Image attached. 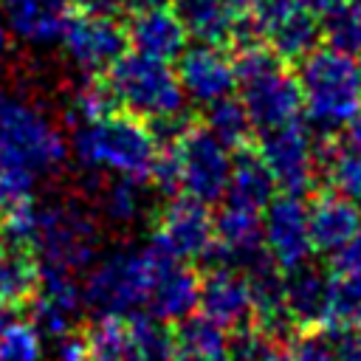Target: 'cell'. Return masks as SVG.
Returning a JSON list of instances; mask_svg holds the SVG:
<instances>
[{
	"label": "cell",
	"mask_w": 361,
	"mask_h": 361,
	"mask_svg": "<svg viewBox=\"0 0 361 361\" xmlns=\"http://www.w3.org/2000/svg\"><path fill=\"white\" fill-rule=\"evenodd\" d=\"M166 245L152 234L149 243L130 251H113L87 268L82 282L85 310L99 316L130 319L147 313L152 279Z\"/></svg>",
	"instance_id": "cell-3"
},
{
	"label": "cell",
	"mask_w": 361,
	"mask_h": 361,
	"mask_svg": "<svg viewBox=\"0 0 361 361\" xmlns=\"http://www.w3.org/2000/svg\"><path fill=\"white\" fill-rule=\"evenodd\" d=\"M0 361H45L42 336L28 322L11 324L0 336Z\"/></svg>",
	"instance_id": "cell-34"
},
{
	"label": "cell",
	"mask_w": 361,
	"mask_h": 361,
	"mask_svg": "<svg viewBox=\"0 0 361 361\" xmlns=\"http://www.w3.org/2000/svg\"><path fill=\"white\" fill-rule=\"evenodd\" d=\"M172 361H228V336L200 313L172 324Z\"/></svg>",
	"instance_id": "cell-25"
},
{
	"label": "cell",
	"mask_w": 361,
	"mask_h": 361,
	"mask_svg": "<svg viewBox=\"0 0 361 361\" xmlns=\"http://www.w3.org/2000/svg\"><path fill=\"white\" fill-rule=\"evenodd\" d=\"M172 147L180 166V192L206 206L220 203L231 175V149L217 141L200 121Z\"/></svg>",
	"instance_id": "cell-8"
},
{
	"label": "cell",
	"mask_w": 361,
	"mask_h": 361,
	"mask_svg": "<svg viewBox=\"0 0 361 361\" xmlns=\"http://www.w3.org/2000/svg\"><path fill=\"white\" fill-rule=\"evenodd\" d=\"M155 237L183 262H206V257L214 248V214L206 203L175 195L164 200L158 212Z\"/></svg>",
	"instance_id": "cell-10"
},
{
	"label": "cell",
	"mask_w": 361,
	"mask_h": 361,
	"mask_svg": "<svg viewBox=\"0 0 361 361\" xmlns=\"http://www.w3.org/2000/svg\"><path fill=\"white\" fill-rule=\"evenodd\" d=\"M251 8L254 20L262 28L265 45L282 62H299L319 48L322 23L296 0H262Z\"/></svg>",
	"instance_id": "cell-11"
},
{
	"label": "cell",
	"mask_w": 361,
	"mask_h": 361,
	"mask_svg": "<svg viewBox=\"0 0 361 361\" xmlns=\"http://www.w3.org/2000/svg\"><path fill=\"white\" fill-rule=\"evenodd\" d=\"M296 3H299V6H305L307 11H313L316 17H324V14H327L330 8H336L341 0H296Z\"/></svg>",
	"instance_id": "cell-42"
},
{
	"label": "cell",
	"mask_w": 361,
	"mask_h": 361,
	"mask_svg": "<svg viewBox=\"0 0 361 361\" xmlns=\"http://www.w3.org/2000/svg\"><path fill=\"white\" fill-rule=\"evenodd\" d=\"M355 68H358V79H361V54L355 56Z\"/></svg>",
	"instance_id": "cell-48"
},
{
	"label": "cell",
	"mask_w": 361,
	"mask_h": 361,
	"mask_svg": "<svg viewBox=\"0 0 361 361\" xmlns=\"http://www.w3.org/2000/svg\"><path fill=\"white\" fill-rule=\"evenodd\" d=\"M62 45L79 71H85L87 76H99L127 51V25H121L116 17L79 11L68 20Z\"/></svg>",
	"instance_id": "cell-12"
},
{
	"label": "cell",
	"mask_w": 361,
	"mask_h": 361,
	"mask_svg": "<svg viewBox=\"0 0 361 361\" xmlns=\"http://www.w3.org/2000/svg\"><path fill=\"white\" fill-rule=\"evenodd\" d=\"M144 203H141V180L133 178H118L110 180L102 192V212L110 223L118 226H130L138 214H141Z\"/></svg>",
	"instance_id": "cell-33"
},
{
	"label": "cell",
	"mask_w": 361,
	"mask_h": 361,
	"mask_svg": "<svg viewBox=\"0 0 361 361\" xmlns=\"http://www.w3.org/2000/svg\"><path fill=\"white\" fill-rule=\"evenodd\" d=\"M178 82L180 90L189 102L197 107H206L223 96H231L237 87L234 76V62L220 45H186L183 54L178 56Z\"/></svg>",
	"instance_id": "cell-15"
},
{
	"label": "cell",
	"mask_w": 361,
	"mask_h": 361,
	"mask_svg": "<svg viewBox=\"0 0 361 361\" xmlns=\"http://www.w3.org/2000/svg\"><path fill=\"white\" fill-rule=\"evenodd\" d=\"M290 361H338L336 355V341L327 330L313 327V330H299V336L290 341L288 350Z\"/></svg>",
	"instance_id": "cell-36"
},
{
	"label": "cell",
	"mask_w": 361,
	"mask_h": 361,
	"mask_svg": "<svg viewBox=\"0 0 361 361\" xmlns=\"http://www.w3.org/2000/svg\"><path fill=\"white\" fill-rule=\"evenodd\" d=\"M231 62L240 102L245 104V113L257 135L302 118L305 107L296 73H290L265 42L234 51Z\"/></svg>",
	"instance_id": "cell-6"
},
{
	"label": "cell",
	"mask_w": 361,
	"mask_h": 361,
	"mask_svg": "<svg viewBox=\"0 0 361 361\" xmlns=\"http://www.w3.org/2000/svg\"><path fill=\"white\" fill-rule=\"evenodd\" d=\"M355 3H361V0H355Z\"/></svg>",
	"instance_id": "cell-49"
},
{
	"label": "cell",
	"mask_w": 361,
	"mask_h": 361,
	"mask_svg": "<svg viewBox=\"0 0 361 361\" xmlns=\"http://www.w3.org/2000/svg\"><path fill=\"white\" fill-rule=\"evenodd\" d=\"M116 110H118V102H116L104 73H99V76H90L87 82H82L76 87V93L68 104V118L73 127H79V124L96 121L102 116H110Z\"/></svg>",
	"instance_id": "cell-31"
},
{
	"label": "cell",
	"mask_w": 361,
	"mask_h": 361,
	"mask_svg": "<svg viewBox=\"0 0 361 361\" xmlns=\"http://www.w3.org/2000/svg\"><path fill=\"white\" fill-rule=\"evenodd\" d=\"M25 305H28V324L42 338H54V341L73 333V324L85 313L82 285L71 274H39L37 290Z\"/></svg>",
	"instance_id": "cell-14"
},
{
	"label": "cell",
	"mask_w": 361,
	"mask_h": 361,
	"mask_svg": "<svg viewBox=\"0 0 361 361\" xmlns=\"http://www.w3.org/2000/svg\"><path fill=\"white\" fill-rule=\"evenodd\" d=\"M336 341V355L338 361H361V327H341L330 330Z\"/></svg>",
	"instance_id": "cell-39"
},
{
	"label": "cell",
	"mask_w": 361,
	"mask_h": 361,
	"mask_svg": "<svg viewBox=\"0 0 361 361\" xmlns=\"http://www.w3.org/2000/svg\"><path fill=\"white\" fill-rule=\"evenodd\" d=\"M149 183L155 186V192H158L164 200L180 195V166H178V152H175V147H161V149H158V158H155Z\"/></svg>",
	"instance_id": "cell-37"
},
{
	"label": "cell",
	"mask_w": 361,
	"mask_h": 361,
	"mask_svg": "<svg viewBox=\"0 0 361 361\" xmlns=\"http://www.w3.org/2000/svg\"><path fill=\"white\" fill-rule=\"evenodd\" d=\"M121 8H124V0H76V11H82V14L116 17Z\"/></svg>",
	"instance_id": "cell-41"
},
{
	"label": "cell",
	"mask_w": 361,
	"mask_h": 361,
	"mask_svg": "<svg viewBox=\"0 0 361 361\" xmlns=\"http://www.w3.org/2000/svg\"><path fill=\"white\" fill-rule=\"evenodd\" d=\"M39 282V265L34 251L0 231V302L25 305Z\"/></svg>",
	"instance_id": "cell-26"
},
{
	"label": "cell",
	"mask_w": 361,
	"mask_h": 361,
	"mask_svg": "<svg viewBox=\"0 0 361 361\" xmlns=\"http://www.w3.org/2000/svg\"><path fill=\"white\" fill-rule=\"evenodd\" d=\"M271 361H290V355H288V353H285V350L279 347V350H276V353L271 355Z\"/></svg>",
	"instance_id": "cell-47"
},
{
	"label": "cell",
	"mask_w": 361,
	"mask_h": 361,
	"mask_svg": "<svg viewBox=\"0 0 361 361\" xmlns=\"http://www.w3.org/2000/svg\"><path fill=\"white\" fill-rule=\"evenodd\" d=\"M262 245L276 259L282 271L313 257L310 228H307V203L299 195H274L262 212Z\"/></svg>",
	"instance_id": "cell-13"
},
{
	"label": "cell",
	"mask_w": 361,
	"mask_h": 361,
	"mask_svg": "<svg viewBox=\"0 0 361 361\" xmlns=\"http://www.w3.org/2000/svg\"><path fill=\"white\" fill-rule=\"evenodd\" d=\"M330 265L305 259L285 271V307L302 330L324 327L330 305Z\"/></svg>",
	"instance_id": "cell-18"
},
{
	"label": "cell",
	"mask_w": 361,
	"mask_h": 361,
	"mask_svg": "<svg viewBox=\"0 0 361 361\" xmlns=\"http://www.w3.org/2000/svg\"><path fill=\"white\" fill-rule=\"evenodd\" d=\"M322 37L327 39V48L358 56L361 54V3L341 0L336 8H330L322 20Z\"/></svg>",
	"instance_id": "cell-29"
},
{
	"label": "cell",
	"mask_w": 361,
	"mask_h": 361,
	"mask_svg": "<svg viewBox=\"0 0 361 361\" xmlns=\"http://www.w3.org/2000/svg\"><path fill=\"white\" fill-rule=\"evenodd\" d=\"M8 54V28L0 23V59Z\"/></svg>",
	"instance_id": "cell-46"
},
{
	"label": "cell",
	"mask_w": 361,
	"mask_h": 361,
	"mask_svg": "<svg viewBox=\"0 0 361 361\" xmlns=\"http://www.w3.org/2000/svg\"><path fill=\"white\" fill-rule=\"evenodd\" d=\"M279 347L257 327L248 324L228 336V361H271Z\"/></svg>",
	"instance_id": "cell-35"
},
{
	"label": "cell",
	"mask_w": 361,
	"mask_h": 361,
	"mask_svg": "<svg viewBox=\"0 0 361 361\" xmlns=\"http://www.w3.org/2000/svg\"><path fill=\"white\" fill-rule=\"evenodd\" d=\"M0 231L34 251L39 274H87L99 254V226L73 203H34L31 197L0 214Z\"/></svg>",
	"instance_id": "cell-2"
},
{
	"label": "cell",
	"mask_w": 361,
	"mask_h": 361,
	"mask_svg": "<svg viewBox=\"0 0 361 361\" xmlns=\"http://www.w3.org/2000/svg\"><path fill=\"white\" fill-rule=\"evenodd\" d=\"M0 6L8 31L34 45L62 39L65 25L76 11V0H0Z\"/></svg>",
	"instance_id": "cell-20"
},
{
	"label": "cell",
	"mask_w": 361,
	"mask_h": 361,
	"mask_svg": "<svg viewBox=\"0 0 361 361\" xmlns=\"http://www.w3.org/2000/svg\"><path fill=\"white\" fill-rule=\"evenodd\" d=\"M231 3H234V0H231Z\"/></svg>",
	"instance_id": "cell-50"
},
{
	"label": "cell",
	"mask_w": 361,
	"mask_h": 361,
	"mask_svg": "<svg viewBox=\"0 0 361 361\" xmlns=\"http://www.w3.org/2000/svg\"><path fill=\"white\" fill-rule=\"evenodd\" d=\"M341 135H344V138H347V141L361 152V116H358V118H353V121L341 130Z\"/></svg>",
	"instance_id": "cell-44"
},
{
	"label": "cell",
	"mask_w": 361,
	"mask_h": 361,
	"mask_svg": "<svg viewBox=\"0 0 361 361\" xmlns=\"http://www.w3.org/2000/svg\"><path fill=\"white\" fill-rule=\"evenodd\" d=\"M307 228L313 251L333 257L338 254L361 228V206L336 192H319L307 203Z\"/></svg>",
	"instance_id": "cell-19"
},
{
	"label": "cell",
	"mask_w": 361,
	"mask_h": 361,
	"mask_svg": "<svg viewBox=\"0 0 361 361\" xmlns=\"http://www.w3.org/2000/svg\"><path fill=\"white\" fill-rule=\"evenodd\" d=\"M313 133L302 118L259 133V158L274 175L276 189L288 195H307L316 186V158Z\"/></svg>",
	"instance_id": "cell-9"
},
{
	"label": "cell",
	"mask_w": 361,
	"mask_h": 361,
	"mask_svg": "<svg viewBox=\"0 0 361 361\" xmlns=\"http://www.w3.org/2000/svg\"><path fill=\"white\" fill-rule=\"evenodd\" d=\"M65 155L68 141L37 104L0 93V214L31 200L37 178Z\"/></svg>",
	"instance_id": "cell-1"
},
{
	"label": "cell",
	"mask_w": 361,
	"mask_h": 361,
	"mask_svg": "<svg viewBox=\"0 0 361 361\" xmlns=\"http://www.w3.org/2000/svg\"><path fill=\"white\" fill-rule=\"evenodd\" d=\"M274 195H276V183H274L271 169L259 158V152L248 149V147L234 149L231 175H228V186H226L223 200L245 206V209L265 212V206L274 200Z\"/></svg>",
	"instance_id": "cell-23"
},
{
	"label": "cell",
	"mask_w": 361,
	"mask_h": 361,
	"mask_svg": "<svg viewBox=\"0 0 361 361\" xmlns=\"http://www.w3.org/2000/svg\"><path fill=\"white\" fill-rule=\"evenodd\" d=\"M169 0H124L127 8L133 11H144V8H158V6H166Z\"/></svg>",
	"instance_id": "cell-45"
},
{
	"label": "cell",
	"mask_w": 361,
	"mask_h": 361,
	"mask_svg": "<svg viewBox=\"0 0 361 361\" xmlns=\"http://www.w3.org/2000/svg\"><path fill=\"white\" fill-rule=\"evenodd\" d=\"M186 37L189 34L183 23L169 6L135 11L133 20L127 23V42L133 45V51L152 59H164V62H172L183 54Z\"/></svg>",
	"instance_id": "cell-21"
},
{
	"label": "cell",
	"mask_w": 361,
	"mask_h": 361,
	"mask_svg": "<svg viewBox=\"0 0 361 361\" xmlns=\"http://www.w3.org/2000/svg\"><path fill=\"white\" fill-rule=\"evenodd\" d=\"M361 327V274H336L330 282V305L322 330Z\"/></svg>",
	"instance_id": "cell-30"
},
{
	"label": "cell",
	"mask_w": 361,
	"mask_h": 361,
	"mask_svg": "<svg viewBox=\"0 0 361 361\" xmlns=\"http://www.w3.org/2000/svg\"><path fill=\"white\" fill-rule=\"evenodd\" d=\"M197 285H200V274L192 271L189 262L178 259L166 248L155 268L147 313L164 324H175L192 316L197 310Z\"/></svg>",
	"instance_id": "cell-17"
},
{
	"label": "cell",
	"mask_w": 361,
	"mask_h": 361,
	"mask_svg": "<svg viewBox=\"0 0 361 361\" xmlns=\"http://www.w3.org/2000/svg\"><path fill=\"white\" fill-rule=\"evenodd\" d=\"M186 34L206 45H226L234 34L240 8L231 0H172Z\"/></svg>",
	"instance_id": "cell-24"
},
{
	"label": "cell",
	"mask_w": 361,
	"mask_h": 361,
	"mask_svg": "<svg viewBox=\"0 0 361 361\" xmlns=\"http://www.w3.org/2000/svg\"><path fill=\"white\" fill-rule=\"evenodd\" d=\"M130 330H133L138 361H172L169 324L152 319L149 313H138V316H130Z\"/></svg>",
	"instance_id": "cell-32"
},
{
	"label": "cell",
	"mask_w": 361,
	"mask_h": 361,
	"mask_svg": "<svg viewBox=\"0 0 361 361\" xmlns=\"http://www.w3.org/2000/svg\"><path fill=\"white\" fill-rule=\"evenodd\" d=\"M296 82L310 130L319 135L341 133L361 116V79L355 59L333 48H316L299 59Z\"/></svg>",
	"instance_id": "cell-5"
},
{
	"label": "cell",
	"mask_w": 361,
	"mask_h": 361,
	"mask_svg": "<svg viewBox=\"0 0 361 361\" xmlns=\"http://www.w3.org/2000/svg\"><path fill=\"white\" fill-rule=\"evenodd\" d=\"M104 79L118 102V110L141 121H155L161 116L178 113L186 102L175 68L164 59H152L138 51H124L104 71Z\"/></svg>",
	"instance_id": "cell-7"
},
{
	"label": "cell",
	"mask_w": 361,
	"mask_h": 361,
	"mask_svg": "<svg viewBox=\"0 0 361 361\" xmlns=\"http://www.w3.org/2000/svg\"><path fill=\"white\" fill-rule=\"evenodd\" d=\"M71 147L79 164L141 183L149 180L161 149L149 124L124 110L73 127Z\"/></svg>",
	"instance_id": "cell-4"
},
{
	"label": "cell",
	"mask_w": 361,
	"mask_h": 361,
	"mask_svg": "<svg viewBox=\"0 0 361 361\" xmlns=\"http://www.w3.org/2000/svg\"><path fill=\"white\" fill-rule=\"evenodd\" d=\"M330 271H336V274H361V228L338 254L330 257Z\"/></svg>",
	"instance_id": "cell-38"
},
{
	"label": "cell",
	"mask_w": 361,
	"mask_h": 361,
	"mask_svg": "<svg viewBox=\"0 0 361 361\" xmlns=\"http://www.w3.org/2000/svg\"><path fill=\"white\" fill-rule=\"evenodd\" d=\"M51 361H90L85 336H79V333H68V336L56 338V347H54Z\"/></svg>",
	"instance_id": "cell-40"
},
{
	"label": "cell",
	"mask_w": 361,
	"mask_h": 361,
	"mask_svg": "<svg viewBox=\"0 0 361 361\" xmlns=\"http://www.w3.org/2000/svg\"><path fill=\"white\" fill-rule=\"evenodd\" d=\"M17 322H20L17 307H14V305H3V302H0V336H3L11 324H17Z\"/></svg>",
	"instance_id": "cell-43"
},
{
	"label": "cell",
	"mask_w": 361,
	"mask_h": 361,
	"mask_svg": "<svg viewBox=\"0 0 361 361\" xmlns=\"http://www.w3.org/2000/svg\"><path fill=\"white\" fill-rule=\"evenodd\" d=\"M217 141H223L228 149H240L248 147L251 135H254V124L245 113V104L240 102V96H223L212 104L203 107L200 118H197Z\"/></svg>",
	"instance_id": "cell-27"
},
{
	"label": "cell",
	"mask_w": 361,
	"mask_h": 361,
	"mask_svg": "<svg viewBox=\"0 0 361 361\" xmlns=\"http://www.w3.org/2000/svg\"><path fill=\"white\" fill-rule=\"evenodd\" d=\"M85 344H87L90 361H138L130 319L99 316L85 330Z\"/></svg>",
	"instance_id": "cell-28"
},
{
	"label": "cell",
	"mask_w": 361,
	"mask_h": 361,
	"mask_svg": "<svg viewBox=\"0 0 361 361\" xmlns=\"http://www.w3.org/2000/svg\"><path fill=\"white\" fill-rule=\"evenodd\" d=\"M197 313L228 333L254 324V305L245 276L234 268H206L197 285Z\"/></svg>",
	"instance_id": "cell-16"
},
{
	"label": "cell",
	"mask_w": 361,
	"mask_h": 361,
	"mask_svg": "<svg viewBox=\"0 0 361 361\" xmlns=\"http://www.w3.org/2000/svg\"><path fill=\"white\" fill-rule=\"evenodd\" d=\"M316 183L347 200L361 203V152L341 135H319L313 147Z\"/></svg>",
	"instance_id": "cell-22"
}]
</instances>
